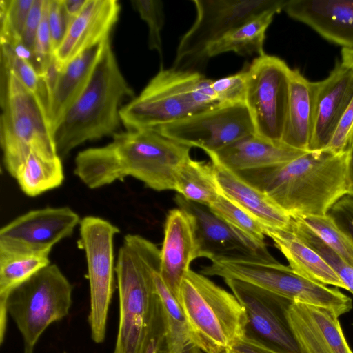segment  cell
I'll return each mask as SVG.
<instances>
[{
	"label": "cell",
	"instance_id": "c3c4849f",
	"mask_svg": "<svg viewBox=\"0 0 353 353\" xmlns=\"http://www.w3.org/2000/svg\"><path fill=\"white\" fill-rule=\"evenodd\" d=\"M64 353H65V352H64Z\"/></svg>",
	"mask_w": 353,
	"mask_h": 353
},
{
	"label": "cell",
	"instance_id": "30bf717a",
	"mask_svg": "<svg viewBox=\"0 0 353 353\" xmlns=\"http://www.w3.org/2000/svg\"><path fill=\"white\" fill-rule=\"evenodd\" d=\"M287 0H193L196 18L182 36L172 68L187 70L228 32L263 13L283 10Z\"/></svg>",
	"mask_w": 353,
	"mask_h": 353
},
{
	"label": "cell",
	"instance_id": "e0dca14e",
	"mask_svg": "<svg viewBox=\"0 0 353 353\" xmlns=\"http://www.w3.org/2000/svg\"><path fill=\"white\" fill-rule=\"evenodd\" d=\"M161 250L160 276L177 299L181 282L191 263L202 258L193 216L178 208L170 210L164 225Z\"/></svg>",
	"mask_w": 353,
	"mask_h": 353
},
{
	"label": "cell",
	"instance_id": "8d00e7d4",
	"mask_svg": "<svg viewBox=\"0 0 353 353\" xmlns=\"http://www.w3.org/2000/svg\"><path fill=\"white\" fill-rule=\"evenodd\" d=\"M211 86L219 104L244 103L247 88L246 69L234 74L213 80Z\"/></svg>",
	"mask_w": 353,
	"mask_h": 353
},
{
	"label": "cell",
	"instance_id": "7dc6e473",
	"mask_svg": "<svg viewBox=\"0 0 353 353\" xmlns=\"http://www.w3.org/2000/svg\"><path fill=\"white\" fill-rule=\"evenodd\" d=\"M341 63L353 71V48H343Z\"/></svg>",
	"mask_w": 353,
	"mask_h": 353
},
{
	"label": "cell",
	"instance_id": "f1b7e54d",
	"mask_svg": "<svg viewBox=\"0 0 353 353\" xmlns=\"http://www.w3.org/2000/svg\"><path fill=\"white\" fill-rule=\"evenodd\" d=\"M62 159L32 152L19 166L14 178L21 191L34 197L59 187L64 180Z\"/></svg>",
	"mask_w": 353,
	"mask_h": 353
},
{
	"label": "cell",
	"instance_id": "4316f807",
	"mask_svg": "<svg viewBox=\"0 0 353 353\" xmlns=\"http://www.w3.org/2000/svg\"><path fill=\"white\" fill-rule=\"evenodd\" d=\"M50 253L15 248L0 244V344L7 330L6 301L10 292L50 264Z\"/></svg>",
	"mask_w": 353,
	"mask_h": 353
},
{
	"label": "cell",
	"instance_id": "cb8c5ba5",
	"mask_svg": "<svg viewBox=\"0 0 353 353\" xmlns=\"http://www.w3.org/2000/svg\"><path fill=\"white\" fill-rule=\"evenodd\" d=\"M317 82L305 79L292 70L289 101L281 143L309 152L313 134Z\"/></svg>",
	"mask_w": 353,
	"mask_h": 353
},
{
	"label": "cell",
	"instance_id": "d590c367",
	"mask_svg": "<svg viewBox=\"0 0 353 353\" xmlns=\"http://www.w3.org/2000/svg\"><path fill=\"white\" fill-rule=\"evenodd\" d=\"M0 46L1 66L11 72L29 90L39 96L41 79L33 65L18 57L8 45L1 43Z\"/></svg>",
	"mask_w": 353,
	"mask_h": 353
},
{
	"label": "cell",
	"instance_id": "5bb4252c",
	"mask_svg": "<svg viewBox=\"0 0 353 353\" xmlns=\"http://www.w3.org/2000/svg\"><path fill=\"white\" fill-rule=\"evenodd\" d=\"M157 132L206 154L254 134V126L244 103L218 104L181 120L158 126Z\"/></svg>",
	"mask_w": 353,
	"mask_h": 353
},
{
	"label": "cell",
	"instance_id": "3957f363",
	"mask_svg": "<svg viewBox=\"0 0 353 353\" xmlns=\"http://www.w3.org/2000/svg\"><path fill=\"white\" fill-rule=\"evenodd\" d=\"M347 150L309 151L286 163L237 173L290 216L327 214L347 195Z\"/></svg>",
	"mask_w": 353,
	"mask_h": 353
},
{
	"label": "cell",
	"instance_id": "9a60e30c",
	"mask_svg": "<svg viewBox=\"0 0 353 353\" xmlns=\"http://www.w3.org/2000/svg\"><path fill=\"white\" fill-rule=\"evenodd\" d=\"M80 221L79 214L69 207L32 210L1 228L0 244L50 253L54 245L72 234Z\"/></svg>",
	"mask_w": 353,
	"mask_h": 353
},
{
	"label": "cell",
	"instance_id": "ab89813d",
	"mask_svg": "<svg viewBox=\"0 0 353 353\" xmlns=\"http://www.w3.org/2000/svg\"><path fill=\"white\" fill-rule=\"evenodd\" d=\"M353 134V99L340 119L336 128L325 149L334 153L346 150Z\"/></svg>",
	"mask_w": 353,
	"mask_h": 353
},
{
	"label": "cell",
	"instance_id": "4fadbf2b",
	"mask_svg": "<svg viewBox=\"0 0 353 353\" xmlns=\"http://www.w3.org/2000/svg\"><path fill=\"white\" fill-rule=\"evenodd\" d=\"M224 281L245 310L244 338L276 353H303L288 316L293 301L241 280Z\"/></svg>",
	"mask_w": 353,
	"mask_h": 353
},
{
	"label": "cell",
	"instance_id": "d6986e66",
	"mask_svg": "<svg viewBox=\"0 0 353 353\" xmlns=\"http://www.w3.org/2000/svg\"><path fill=\"white\" fill-rule=\"evenodd\" d=\"M120 9L117 0H88L81 12L71 19L62 43L53 54L61 68L86 50L109 39Z\"/></svg>",
	"mask_w": 353,
	"mask_h": 353
},
{
	"label": "cell",
	"instance_id": "6da1fadb",
	"mask_svg": "<svg viewBox=\"0 0 353 353\" xmlns=\"http://www.w3.org/2000/svg\"><path fill=\"white\" fill-rule=\"evenodd\" d=\"M161 250L139 234H127L114 268L119 327L113 353H171L167 314L154 272Z\"/></svg>",
	"mask_w": 353,
	"mask_h": 353
},
{
	"label": "cell",
	"instance_id": "484cf974",
	"mask_svg": "<svg viewBox=\"0 0 353 353\" xmlns=\"http://www.w3.org/2000/svg\"><path fill=\"white\" fill-rule=\"evenodd\" d=\"M110 39H107L86 50L62 68L48 103V117L53 133L87 84Z\"/></svg>",
	"mask_w": 353,
	"mask_h": 353
},
{
	"label": "cell",
	"instance_id": "5b68a950",
	"mask_svg": "<svg viewBox=\"0 0 353 353\" xmlns=\"http://www.w3.org/2000/svg\"><path fill=\"white\" fill-rule=\"evenodd\" d=\"M212 81L196 71L161 68L123 106L122 124L126 130L153 129L218 105Z\"/></svg>",
	"mask_w": 353,
	"mask_h": 353
},
{
	"label": "cell",
	"instance_id": "44dd1931",
	"mask_svg": "<svg viewBox=\"0 0 353 353\" xmlns=\"http://www.w3.org/2000/svg\"><path fill=\"white\" fill-rule=\"evenodd\" d=\"M283 10L325 39L353 48V0H287Z\"/></svg>",
	"mask_w": 353,
	"mask_h": 353
},
{
	"label": "cell",
	"instance_id": "ac0fdd59",
	"mask_svg": "<svg viewBox=\"0 0 353 353\" xmlns=\"http://www.w3.org/2000/svg\"><path fill=\"white\" fill-rule=\"evenodd\" d=\"M288 316L303 353H353L332 309L293 302Z\"/></svg>",
	"mask_w": 353,
	"mask_h": 353
},
{
	"label": "cell",
	"instance_id": "277c9868",
	"mask_svg": "<svg viewBox=\"0 0 353 353\" xmlns=\"http://www.w3.org/2000/svg\"><path fill=\"white\" fill-rule=\"evenodd\" d=\"M135 97L110 39L87 84L54 130L58 155L62 159L87 141L118 133L121 110Z\"/></svg>",
	"mask_w": 353,
	"mask_h": 353
},
{
	"label": "cell",
	"instance_id": "74e56055",
	"mask_svg": "<svg viewBox=\"0 0 353 353\" xmlns=\"http://www.w3.org/2000/svg\"><path fill=\"white\" fill-rule=\"evenodd\" d=\"M48 20L54 54L62 43L71 21L63 0H48Z\"/></svg>",
	"mask_w": 353,
	"mask_h": 353
},
{
	"label": "cell",
	"instance_id": "7a4b0ae2",
	"mask_svg": "<svg viewBox=\"0 0 353 353\" xmlns=\"http://www.w3.org/2000/svg\"><path fill=\"white\" fill-rule=\"evenodd\" d=\"M191 148L150 129L119 132L110 143L79 152L74 173L90 189L131 176L154 190H174Z\"/></svg>",
	"mask_w": 353,
	"mask_h": 353
},
{
	"label": "cell",
	"instance_id": "bcb514c9",
	"mask_svg": "<svg viewBox=\"0 0 353 353\" xmlns=\"http://www.w3.org/2000/svg\"><path fill=\"white\" fill-rule=\"evenodd\" d=\"M65 10L72 19L77 16L85 6L88 0H63Z\"/></svg>",
	"mask_w": 353,
	"mask_h": 353
},
{
	"label": "cell",
	"instance_id": "4dcf8cb0",
	"mask_svg": "<svg viewBox=\"0 0 353 353\" xmlns=\"http://www.w3.org/2000/svg\"><path fill=\"white\" fill-rule=\"evenodd\" d=\"M159 270L160 267L154 271V279L167 314L171 353H203L193 341L182 309L163 283Z\"/></svg>",
	"mask_w": 353,
	"mask_h": 353
},
{
	"label": "cell",
	"instance_id": "ba28073f",
	"mask_svg": "<svg viewBox=\"0 0 353 353\" xmlns=\"http://www.w3.org/2000/svg\"><path fill=\"white\" fill-rule=\"evenodd\" d=\"M200 273L234 279L253 284L294 302L332 309L339 316L352 308V299L335 288L314 282L290 266L248 257H221L211 260Z\"/></svg>",
	"mask_w": 353,
	"mask_h": 353
},
{
	"label": "cell",
	"instance_id": "52a82bcc",
	"mask_svg": "<svg viewBox=\"0 0 353 353\" xmlns=\"http://www.w3.org/2000/svg\"><path fill=\"white\" fill-rule=\"evenodd\" d=\"M177 301L195 344L203 353H228L244 337L245 310L233 294L191 269L180 287Z\"/></svg>",
	"mask_w": 353,
	"mask_h": 353
},
{
	"label": "cell",
	"instance_id": "7c38bea8",
	"mask_svg": "<svg viewBox=\"0 0 353 353\" xmlns=\"http://www.w3.org/2000/svg\"><path fill=\"white\" fill-rule=\"evenodd\" d=\"M247 71L245 104L255 133L281 142L289 101L291 69L280 58L268 54L256 57Z\"/></svg>",
	"mask_w": 353,
	"mask_h": 353
},
{
	"label": "cell",
	"instance_id": "836d02e7",
	"mask_svg": "<svg viewBox=\"0 0 353 353\" xmlns=\"http://www.w3.org/2000/svg\"><path fill=\"white\" fill-rule=\"evenodd\" d=\"M34 0L0 1V43L22 41L26 22Z\"/></svg>",
	"mask_w": 353,
	"mask_h": 353
},
{
	"label": "cell",
	"instance_id": "d6a6232c",
	"mask_svg": "<svg viewBox=\"0 0 353 353\" xmlns=\"http://www.w3.org/2000/svg\"><path fill=\"white\" fill-rule=\"evenodd\" d=\"M208 208L232 228L258 243H265L264 226L223 194Z\"/></svg>",
	"mask_w": 353,
	"mask_h": 353
},
{
	"label": "cell",
	"instance_id": "f35d334b",
	"mask_svg": "<svg viewBox=\"0 0 353 353\" xmlns=\"http://www.w3.org/2000/svg\"><path fill=\"white\" fill-rule=\"evenodd\" d=\"M48 0H45L43 15L35 37L33 48L39 75L42 73L53 56L48 20Z\"/></svg>",
	"mask_w": 353,
	"mask_h": 353
},
{
	"label": "cell",
	"instance_id": "ee69618b",
	"mask_svg": "<svg viewBox=\"0 0 353 353\" xmlns=\"http://www.w3.org/2000/svg\"><path fill=\"white\" fill-rule=\"evenodd\" d=\"M228 353H276L245 338L236 341L228 350Z\"/></svg>",
	"mask_w": 353,
	"mask_h": 353
},
{
	"label": "cell",
	"instance_id": "f546056e",
	"mask_svg": "<svg viewBox=\"0 0 353 353\" xmlns=\"http://www.w3.org/2000/svg\"><path fill=\"white\" fill-rule=\"evenodd\" d=\"M174 190L184 199L208 207L222 194L212 163L191 157L179 168Z\"/></svg>",
	"mask_w": 353,
	"mask_h": 353
},
{
	"label": "cell",
	"instance_id": "b9f144b4",
	"mask_svg": "<svg viewBox=\"0 0 353 353\" xmlns=\"http://www.w3.org/2000/svg\"><path fill=\"white\" fill-rule=\"evenodd\" d=\"M45 0H34L22 35V42L33 50L35 37L43 15ZM34 52V51H33Z\"/></svg>",
	"mask_w": 353,
	"mask_h": 353
},
{
	"label": "cell",
	"instance_id": "603a6c76",
	"mask_svg": "<svg viewBox=\"0 0 353 353\" xmlns=\"http://www.w3.org/2000/svg\"><path fill=\"white\" fill-rule=\"evenodd\" d=\"M221 193L254 217L264 227L288 228L291 216L267 194L237 173L210 159Z\"/></svg>",
	"mask_w": 353,
	"mask_h": 353
},
{
	"label": "cell",
	"instance_id": "8992f818",
	"mask_svg": "<svg viewBox=\"0 0 353 353\" xmlns=\"http://www.w3.org/2000/svg\"><path fill=\"white\" fill-rule=\"evenodd\" d=\"M0 143L6 170L13 178L28 154H57L48 108L11 72L1 66Z\"/></svg>",
	"mask_w": 353,
	"mask_h": 353
},
{
	"label": "cell",
	"instance_id": "ffe728a7",
	"mask_svg": "<svg viewBox=\"0 0 353 353\" xmlns=\"http://www.w3.org/2000/svg\"><path fill=\"white\" fill-rule=\"evenodd\" d=\"M313 134L310 151L325 149L353 99V71L338 63L330 75L317 82Z\"/></svg>",
	"mask_w": 353,
	"mask_h": 353
},
{
	"label": "cell",
	"instance_id": "e575fe53",
	"mask_svg": "<svg viewBox=\"0 0 353 353\" xmlns=\"http://www.w3.org/2000/svg\"><path fill=\"white\" fill-rule=\"evenodd\" d=\"M132 7L148 27V47L162 57L161 32L164 24L163 3L159 0H132Z\"/></svg>",
	"mask_w": 353,
	"mask_h": 353
},
{
	"label": "cell",
	"instance_id": "f6af8a7d",
	"mask_svg": "<svg viewBox=\"0 0 353 353\" xmlns=\"http://www.w3.org/2000/svg\"><path fill=\"white\" fill-rule=\"evenodd\" d=\"M346 150L347 154L346 168L347 195L353 196V134L350 138Z\"/></svg>",
	"mask_w": 353,
	"mask_h": 353
},
{
	"label": "cell",
	"instance_id": "7402d4cb",
	"mask_svg": "<svg viewBox=\"0 0 353 353\" xmlns=\"http://www.w3.org/2000/svg\"><path fill=\"white\" fill-rule=\"evenodd\" d=\"M306 152L254 134L207 154L229 170L239 172L282 164Z\"/></svg>",
	"mask_w": 353,
	"mask_h": 353
},
{
	"label": "cell",
	"instance_id": "83f0119b",
	"mask_svg": "<svg viewBox=\"0 0 353 353\" xmlns=\"http://www.w3.org/2000/svg\"><path fill=\"white\" fill-rule=\"evenodd\" d=\"M279 12L275 10L267 11L232 30L206 50L203 59L228 52L241 56L257 55L256 57L265 54V32Z\"/></svg>",
	"mask_w": 353,
	"mask_h": 353
},
{
	"label": "cell",
	"instance_id": "9c48e42d",
	"mask_svg": "<svg viewBox=\"0 0 353 353\" xmlns=\"http://www.w3.org/2000/svg\"><path fill=\"white\" fill-rule=\"evenodd\" d=\"M72 285L56 264H49L9 294L6 311L20 332L25 353H32L41 334L70 312Z\"/></svg>",
	"mask_w": 353,
	"mask_h": 353
},
{
	"label": "cell",
	"instance_id": "1f68e13d",
	"mask_svg": "<svg viewBox=\"0 0 353 353\" xmlns=\"http://www.w3.org/2000/svg\"><path fill=\"white\" fill-rule=\"evenodd\" d=\"M353 266V240L328 214L291 216Z\"/></svg>",
	"mask_w": 353,
	"mask_h": 353
},
{
	"label": "cell",
	"instance_id": "7bdbcfd3",
	"mask_svg": "<svg viewBox=\"0 0 353 353\" xmlns=\"http://www.w3.org/2000/svg\"><path fill=\"white\" fill-rule=\"evenodd\" d=\"M327 263L340 276L346 285L347 290L353 294V266L337 254L330 255L327 259Z\"/></svg>",
	"mask_w": 353,
	"mask_h": 353
},
{
	"label": "cell",
	"instance_id": "8fae6325",
	"mask_svg": "<svg viewBox=\"0 0 353 353\" xmlns=\"http://www.w3.org/2000/svg\"><path fill=\"white\" fill-rule=\"evenodd\" d=\"M118 227L99 216H87L79 223V246L84 250L90 285L88 317L91 338L104 341L109 307L114 290V238Z\"/></svg>",
	"mask_w": 353,
	"mask_h": 353
},
{
	"label": "cell",
	"instance_id": "60d3db41",
	"mask_svg": "<svg viewBox=\"0 0 353 353\" xmlns=\"http://www.w3.org/2000/svg\"><path fill=\"white\" fill-rule=\"evenodd\" d=\"M337 225L353 240V196L345 195L327 213Z\"/></svg>",
	"mask_w": 353,
	"mask_h": 353
},
{
	"label": "cell",
	"instance_id": "d4e9b609",
	"mask_svg": "<svg viewBox=\"0 0 353 353\" xmlns=\"http://www.w3.org/2000/svg\"><path fill=\"white\" fill-rule=\"evenodd\" d=\"M265 234L274 242L297 274L323 285L347 290L330 265L314 249L303 242L290 228L264 227Z\"/></svg>",
	"mask_w": 353,
	"mask_h": 353
},
{
	"label": "cell",
	"instance_id": "2e32d148",
	"mask_svg": "<svg viewBox=\"0 0 353 353\" xmlns=\"http://www.w3.org/2000/svg\"><path fill=\"white\" fill-rule=\"evenodd\" d=\"M175 201L192 214L202 257L210 261L221 257H248L278 262L268 252L265 243L255 241L215 215L208 206L184 199L178 194Z\"/></svg>",
	"mask_w": 353,
	"mask_h": 353
}]
</instances>
